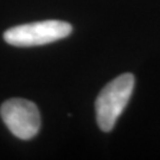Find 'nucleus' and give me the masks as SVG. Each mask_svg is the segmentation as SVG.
I'll use <instances>...</instances> for the list:
<instances>
[{
	"label": "nucleus",
	"instance_id": "1",
	"mask_svg": "<svg viewBox=\"0 0 160 160\" xmlns=\"http://www.w3.org/2000/svg\"><path fill=\"white\" fill-rule=\"evenodd\" d=\"M135 78L132 74H122L109 82L98 94L95 102L96 121L103 132L113 129L132 96Z\"/></svg>",
	"mask_w": 160,
	"mask_h": 160
},
{
	"label": "nucleus",
	"instance_id": "2",
	"mask_svg": "<svg viewBox=\"0 0 160 160\" xmlns=\"http://www.w3.org/2000/svg\"><path fill=\"white\" fill-rule=\"evenodd\" d=\"M69 23L61 20H44L18 25L6 30L4 39L14 46H38L63 39L71 33Z\"/></svg>",
	"mask_w": 160,
	"mask_h": 160
},
{
	"label": "nucleus",
	"instance_id": "3",
	"mask_svg": "<svg viewBox=\"0 0 160 160\" xmlns=\"http://www.w3.org/2000/svg\"><path fill=\"white\" fill-rule=\"evenodd\" d=\"M0 115L14 137L30 140L40 128V114L37 106L25 98H10L2 103Z\"/></svg>",
	"mask_w": 160,
	"mask_h": 160
}]
</instances>
